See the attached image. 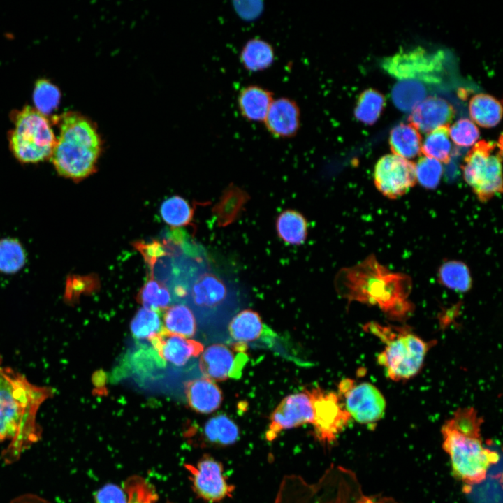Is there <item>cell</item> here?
Wrapping results in <instances>:
<instances>
[{
  "label": "cell",
  "instance_id": "cell-1",
  "mask_svg": "<svg viewBox=\"0 0 503 503\" xmlns=\"http://www.w3.org/2000/svg\"><path fill=\"white\" fill-rule=\"evenodd\" d=\"M52 393L51 388L34 385L0 364V442L10 441L3 452L6 462L17 460L39 440L41 430L36 421V413Z\"/></svg>",
  "mask_w": 503,
  "mask_h": 503
},
{
  "label": "cell",
  "instance_id": "cell-2",
  "mask_svg": "<svg viewBox=\"0 0 503 503\" xmlns=\"http://www.w3.org/2000/svg\"><path fill=\"white\" fill-rule=\"evenodd\" d=\"M335 285L337 293L349 302L378 305L393 319H402L413 310L412 303L407 300L411 279L404 274L391 272L374 255L340 270Z\"/></svg>",
  "mask_w": 503,
  "mask_h": 503
},
{
  "label": "cell",
  "instance_id": "cell-3",
  "mask_svg": "<svg viewBox=\"0 0 503 503\" xmlns=\"http://www.w3.org/2000/svg\"><path fill=\"white\" fill-rule=\"evenodd\" d=\"M483 422L474 408H459L441 429L442 448L450 458L453 476L469 490L482 483L490 467L500 460L498 453L484 445Z\"/></svg>",
  "mask_w": 503,
  "mask_h": 503
},
{
  "label": "cell",
  "instance_id": "cell-4",
  "mask_svg": "<svg viewBox=\"0 0 503 503\" xmlns=\"http://www.w3.org/2000/svg\"><path fill=\"white\" fill-rule=\"evenodd\" d=\"M58 122L52 163L60 175L80 181L96 170L102 145L100 136L94 124L77 112L63 114Z\"/></svg>",
  "mask_w": 503,
  "mask_h": 503
},
{
  "label": "cell",
  "instance_id": "cell-5",
  "mask_svg": "<svg viewBox=\"0 0 503 503\" xmlns=\"http://www.w3.org/2000/svg\"><path fill=\"white\" fill-rule=\"evenodd\" d=\"M356 474L331 465L314 483L299 475H286L273 503H362L366 497Z\"/></svg>",
  "mask_w": 503,
  "mask_h": 503
},
{
  "label": "cell",
  "instance_id": "cell-6",
  "mask_svg": "<svg viewBox=\"0 0 503 503\" xmlns=\"http://www.w3.org/2000/svg\"><path fill=\"white\" fill-rule=\"evenodd\" d=\"M384 344L377 360L386 376L395 381H406L416 375L435 341L427 342L407 326H385L370 322L363 327Z\"/></svg>",
  "mask_w": 503,
  "mask_h": 503
},
{
  "label": "cell",
  "instance_id": "cell-7",
  "mask_svg": "<svg viewBox=\"0 0 503 503\" xmlns=\"http://www.w3.org/2000/svg\"><path fill=\"white\" fill-rule=\"evenodd\" d=\"M9 135L13 155L22 163H38L51 158L57 138L46 115L26 106L13 117Z\"/></svg>",
  "mask_w": 503,
  "mask_h": 503
},
{
  "label": "cell",
  "instance_id": "cell-8",
  "mask_svg": "<svg viewBox=\"0 0 503 503\" xmlns=\"http://www.w3.org/2000/svg\"><path fill=\"white\" fill-rule=\"evenodd\" d=\"M502 156L500 136L497 142L478 141L465 157L463 177L481 202L502 192Z\"/></svg>",
  "mask_w": 503,
  "mask_h": 503
},
{
  "label": "cell",
  "instance_id": "cell-9",
  "mask_svg": "<svg viewBox=\"0 0 503 503\" xmlns=\"http://www.w3.org/2000/svg\"><path fill=\"white\" fill-rule=\"evenodd\" d=\"M444 61L442 51L432 52L422 47H416L384 58L381 66L398 80H414L429 87L441 83Z\"/></svg>",
  "mask_w": 503,
  "mask_h": 503
},
{
  "label": "cell",
  "instance_id": "cell-10",
  "mask_svg": "<svg viewBox=\"0 0 503 503\" xmlns=\"http://www.w3.org/2000/svg\"><path fill=\"white\" fill-rule=\"evenodd\" d=\"M308 391L314 411V436L323 445L330 444L346 427L351 416L335 392L326 391L320 387Z\"/></svg>",
  "mask_w": 503,
  "mask_h": 503
},
{
  "label": "cell",
  "instance_id": "cell-11",
  "mask_svg": "<svg viewBox=\"0 0 503 503\" xmlns=\"http://www.w3.org/2000/svg\"><path fill=\"white\" fill-rule=\"evenodd\" d=\"M374 178L384 196L397 198L416 184L415 163L393 154L384 155L375 165Z\"/></svg>",
  "mask_w": 503,
  "mask_h": 503
},
{
  "label": "cell",
  "instance_id": "cell-12",
  "mask_svg": "<svg viewBox=\"0 0 503 503\" xmlns=\"http://www.w3.org/2000/svg\"><path fill=\"white\" fill-rule=\"evenodd\" d=\"M185 467L191 474L194 491L201 499L217 502L232 496L235 486L227 482L222 464L213 457L205 455L196 466Z\"/></svg>",
  "mask_w": 503,
  "mask_h": 503
},
{
  "label": "cell",
  "instance_id": "cell-13",
  "mask_svg": "<svg viewBox=\"0 0 503 503\" xmlns=\"http://www.w3.org/2000/svg\"><path fill=\"white\" fill-rule=\"evenodd\" d=\"M340 394L344 396V408L351 418L362 425L374 427L385 414V398L370 383L355 384L353 381Z\"/></svg>",
  "mask_w": 503,
  "mask_h": 503
},
{
  "label": "cell",
  "instance_id": "cell-14",
  "mask_svg": "<svg viewBox=\"0 0 503 503\" xmlns=\"http://www.w3.org/2000/svg\"><path fill=\"white\" fill-rule=\"evenodd\" d=\"M313 419V407L308 390L291 394L285 397L272 413L265 439L272 442L282 431L312 424Z\"/></svg>",
  "mask_w": 503,
  "mask_h": 503
},
{
  "label": "cell",
  "instance_id": "cell-15",
  "mask_svg": "<svg viewBox=\"0 0 503 503\" xmlns=\"http://www.w3.org/2000/svg\"><path fill=\"white\" fill-rule=\"evenodd\" d=\"M207 263L198 268L196 278L191 284L190 296L197 307L213 309L227 300L230 288L224 279L207 270Z\"/></svg>",
  "mask_w": 503,
  "mask_h": 503
},
{
  "label": "cell",
  "instance_id": "cell-16",
  "mask_svg": "<svg viewBox=\"0 0 503 503\" xmlns=\"http://www.w3.org/2000/svg\"><path fill=\"white\" fill-rule=\"evenodd\" d=\"M148 341L162 361L177 367L184 365L203 350L201 342L170 333L164 328Z\"/></svg>",
  "mask_w": 503,
  "mask_h": 503
},
{
  "label": "cell",
  "instance_id": "cell-17",
  "mask_svg": "<svg viewBox=\"0 0 503 503\" xmlns=\"http://www.w3.org/2000/svg\"><path fill=\"white\" fill-rule=\"evenodd\" d=\"M268 131L276 138L294 136L300 126V111L297 103L286 97L274 99L263 120Z\"/></svg>",
  "mask_w": 503,
  "mask_h": 503
},
{
  "label": "cell",
  "instance_id": "cell-18",
  "mask_svg": "<svg viewBox=\"0 0 503 503\" xmlns=\"http://www.w3.org/2000/svg\"><path fill=\"white\" fill-rule=\"evenodd\" d=\"M455 115L453 107L444 99L429 96L418 103L409 115L410 124L418 131L430 132L449 125Z\"/></svg>",
  "mask_w": 503,
  "mask_h": 503
},
{
  "label": "cell",
  "instance_id": "cell-19",
  "mask_svg": "<svg viewBox=\"0 0 503 503\" xmlns=\"http://www.w3.org/2000/svg\"><path fill=\"white\" fill-rule=\"evenodd\" d=\"M184 393L189 407L201 414L217 410L223 400L221 389L207 378H198L185 383Z\"/></svg>",
  "mask_w": 503,
  "mask_h": 503
},
{
  "label": "cell",
  "instance_id": "cell-20",
  "mask_svg": "<svg viewBox=\"0 0 503 503\" xmlns=\"http://www.w3.org/2000/svg\"><path fill=\"white\" fill-rule=\"evenodd\" d=\"M272 93L256 85L243 87L238 97V105L242 116L249 121L263 122L273 101Z\"/></svg>",
  "mask_w": 503,
  "mask_h": 503
},
{
  "label": "cell",
  "instance_id": "cell-21",
  "mask_svg": "<svg viewBox=\"0 0 503 503\" xmlns=\"http://www.w3.org/2000/svg\"><path fill=\"white\" fill-rule=\"evenodd\" d=\"M234 358L235 356L228 347L214 344L202 353L199 368L205 378L212 381H224L228 377Z\"/></svg>",
  "mask_w": 503,
  "mask_h": 503
},
{
  "label": "cell",
  "instance_id": "cell-22",
  "mask_svg": "<svg viewBox=\"0 0 503 503\" xmlns=\"http://www.w3.org/2000/svg\"><path fill=\"white\" fill-rule=\"evenodd\" d=\"M249 199L250 196L246 191L230 184L212 209L218 226L226 227L233 223Z\"/></svg>",
  "mask_w": 503,
  "mask_h": 503
},
{
  "label": "cell",
  "instance_id": "cell-23",
  "mask_svg": "<svg viewBox=\"0 0 503 503\" xmlns=\"http://www.w3.org/2000/svg\"><path fill=\"white\" fill-rule=\"evenodd\" d=\"M275 228L278 237L291 245H301L308 235V224L305 217L293 209L282 211L277 217Z\"/></svg>",
  "mask_w": 503,
  "mask_h": 503
},
{
  "label": "cell",
  "instance_id": "cell-24",
  "mask_svg": "<svg viewBox=\"0 0 503 503\" xmlns=\"http://www.w3.org/2000/svg\"><path fill=\"white\" fill-rule=\"evenodd\" d=\"M389 144L393 154L406 159L418 156L421 152V137L411 124L401 123L391 131Z\"/></svg>",
  "mask_w": 503,
  "mask_h": 503
},
{
  "label": "cell",
  "instance_id": "cell-25",
  "mask_svg": "<svg viewBox=\"0 0 503 503\" xmlns=\"http://www.w3.org/2000/svg\"><path fill=\"white\" fill-rule=\"evenodd\" d=\"M265 326L259 314L252 309H244L231 321L228 331L236 342L248 343L263 336Z\"/></svg>",
  "mask_w": 503,
  "mask_h": 503
},
{
  "label": "cell",
  "instance_id": "cell-26",
  "mask_svg": "<svg viewBox=\"0 0 503 503\" xmlns=\"http://www.w3.org/2000/svg\"><path fill=\"white\" fill-rule=\"evenodd\" d=\"M240 62L249 71H259L268 68L275 59L272 45L268 41L256 37L248 40L242 47Z\"/></svg>",
  "mask_w": 503,
  "mask_h": 503
},
{
  "label": "cell",
  "instance_id": "cell-27",
  "mask_svg": "<svg viewBox=\"0 0 503 503\" xmlns=\"http://www.w3.org/2000/svg\"><path fill=\"white\" fill-rule=\"evenodd\" d=\"M203 435L205 441L213 446H228L238 439L240 431L232 419L225 414H219L205 423Z\"/></svg>",
  "mask_w": 503,
  "mask_h": 503
},
{
  "label": "cell",
  "instance_id": "cell-28",
  "mask_svg": "<svg viewBox=\"0 0 503 503\" xmlns=\"http://www.w3.org/2000/svg\"><path fill=\"white\" fill-rule=\"evenodd\" d=\"M469 110L472 119L482 127L495 126L502 117L500 102L486 94H478L472 96L469 101Z\"/></svg>",
  "mask_w": 503,
  "mask_h": 503
},
{
  "label": "cell",
  "instance_id": "cell-29",
  "mask_svg": "<svg viewBox=\"0 0 503 503\" xmlns=\"http://www.w3.org/2000/svg\"><path fill=\"white\" fill-rule=\"evenodd\" d=\"M428 87L414 80H398L393 87L391 98L395 105L404 112L411 111L427 97Z\"/></svg>",
  "mask_w": 503,
  "mask_h": 503
},
{
  "label": "cell",
  "instance_id": "cell-30",
  "mask_svg": "<svg viewBox=\"0 0 503 503\" xmlns=\"http://www.w3.org/2000/svg\"><path fill=\"white\" fill-rule=\"evenodd\" d=\"M163 323L167 331L185 338L193 336L196 330L193 312L182 304L167 308L163 315Z\"/></svg>",
  "mask_w": 503,
  "mask_h": 503
},
{
  "label": "cell",
  "instance_id": "cell-31",
  "mask_svg": "<svg viewBox=\"0 0 503 503\" xmlns=\"http://www.w3.org/2000/svg\"><path fill=\"white\" fill-rule=\"evenodd\" d=\"M449 125L439 126L430 131L421 145L424 156L447 163L452 154V143L449 137Z\"/></svg>",
  "mask_w": 503,
  "mask_h": 503
},
{
  "label": "cell",
  "instance_id": "cell-32",
  "mask_svg": "<svg viewBox=\"0 0 503 503\" xmlns=\"http://www.w3.org/2000/svg\"><path fill=\"white\" fill-rule=\"evenodd\" d=\"M137 300L143 307L154 311L166 309L171 302L169 289L162 282L155 279L153 273L140 288Z\"/></svg>",
  "mask_w": 503,
  "mask_h": 503
},
{
  "label": "cell",
  "instance_id": "cell-33",
  "mask_svg": "<svg viewBox=\"0 0 503 503\" xmlns=\"http://www.w3.org/2000/svg\"><path fill=\"white\" fill-rule=\"evenodd\" d=\"M438 278L442 285L458 292H466L472 286L469 268L460 261H450L443 263L439 268Z\"/></svg>",
  "mask_w": 503,
  "mask_h": 503
},
{
  "label": "cell",
  "instance_id": "cell-34",
  "mask_svg": "<svg viewBox=\"0 0 503 503\" xmlns=\"http://www.w3.org/2000/svg\"><path fill=\"white\" fill-rule=\"evenodd\" d=\"M385 104V98L373 89L364 90L358 96L354 108L356 118L366 124H374Z\"/></svg>",
  "mask_w": 503,
  "mask_h": 503
},
{
  "label": "cell",
  "instance_id": "cell-35",
  "mask_svg": "<svg viewBox=\"0 0 503 503\" xmlns=\"http://www.w3.org/2000/svg\"><path fill=\"white\" fill-rule=\"evenodd\" d=\"M160 214L166 224L177 228L190 224L194 211L184 198L173 196L162 203Z\"/></svg>",
  "mask_w": 503,
  "mask_h": 503
},
{
  "label": "cell",
  "instance_id": "cell-36",
  "mask_svg": "<svg viewBox=\"0 0 503 503\" xmlns=\"http://www.w3.org/2000/svg\"><path fill=\"white\" fill-rule=\"evenodd\" d=\"M163 328L156 311L143 307L138 310L130 323L133 336L138 340H149Z\"/></svg>",
  "mask_w": 503,
  "mask_h": 503
},
{
  "label": "cell",
  "instance_id": "cell-37",
  "mask_svg": "<svg viewBox=\"0 0 503 503\" xmlns=\"http://www.w3.org/2000/svg\"><path fill=\"white\" fill-rule=\"evenodd\" d=\"M26 255L22 245L16 240L6 238L0 240V272L13 274L24 265Z\"/></svg>",
  "mask_w": 503,
  "mask_h": 503
},
{
  "label": "cell",
  "instance_id": "cell-38",
  "mask_svg": "<svg viewBox=\"0 0 503 503\" xmlns=\"http://www.w3.org/2000/svg\"><path fill=\"white\" fill-rule=\"evenodd\" d=\"M33 97L35 108L42 114L48 115L58 106L61 93L49 80L41 79L35 84Z\"/></svg>",
  "mask_w": 503,
  "mask_h": 503
},
{
  "label": "cell",
  "instance_id": "cell-39",
  "mask_svg": "<svg viewBox=\"0 0 503 503\" xmlns=\"http://www.w3.org/2000/svg\"><path fill=\"white\" fill-rule=\"evenodd\" d=\"M415 171L416 181L423 187L433 189L440 182L443 167L437 160L424 156L415 163Z\"/></svg>",
  "mask_w": 503,
  "mask_h": 503
},
{
  "label": "cell",
  "instance_id": "cell-40",
  "mask_svg": "<svg viewBox=\"0 0 503 503\" xmlns=\"http://www.w3.org/2000/svg\"><path fill=\"white\" fill-rule=\"evenodd\" d=\"M450 139L457 145L469 147L475 144L479 137L476 125L467 118L457 120L449 129Z\"/></svg>",
  "mask_w": 503,
  "mask_h": 503
},
{
  "label": "cell",
  "instance_id": "cell-41",
  "mask_svg": "<svg viewBox=\"0 0 503 503\" xmlns=\"http://www.w3.org/2000/svg\"><path fill=\"white\" fill-rule=\"evenodd\" d=\"M133 246L143 256L151 270V273L154 272V268L158 259L168 254L166 246L157 240L150 242H135Z\"/></svg>",
  "mask_w": 503,
  "mask_h": 503
},
{
  "label": "cell",
  "instance_id": "cell-42",
  "mask_svg": "<svg viewBox=\"0 0 503 503\" xmlns=\"http://www.w3.org/2000/svg\"><path fill=\"white\" fill-rule=\"evenodd\" d=\"M94 499L95 503H126L123 490L112 483L106 484L98 490Z\"/></svg>",
  "mask_w": 503,
  "mask_h": 503
},
{
  "label": "cell",
  "instance_id": "cell-43",
  "mask_svg": "<svg viewBox=\"0 0 503 503\" xmlns=\"http://www.w3.org/2000/svg\"><path fill=\"white\" fill-rule=\"evenodd\" d=\"M247 360L248 356L246 353H238L235 356L231 369L228 374V377L236 379H240Z\"/></svg>",
  "mask_w": 503,
  "mask_h": 503
},
{
  "label": "cell",
  "instance_id": "cell-44",
  "mask_svg": "<svg viewBox=\"0 0 503 503\" xmlns=\"http://www.w3.org/2000/svg\"><path fill=\"white\" fill-rule=\"evenodd\" d=\"M12 503H48L45 500L34 495H25L20 498L16 499Z\"/></svg>",
  "mask_w": 503,
  "mask_h": 503
}]
</instances>
